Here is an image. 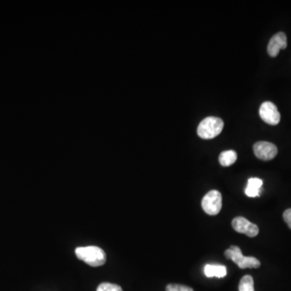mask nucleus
I'll use <instances>...</instances> for the list:
<instances>
[{
  "instance_id": "nucleus-14",
  "label": "nucleus",
  "mask_w": 291,
  "mask_h": 291,
  "mask_svg": "<svg viewBox=\"0 0 291 291\" xmlns=\"http://www.w3.org/2000/svg\"><path fill=\"white\" fill-rule=\"evenodd\" d=\"M166 291H194L190 286L180 284H169L166 286Z\"/></svg>"
},
{
  "instance_id": "nucleus-11",
  "label": "nucleus",
  "mask_w": 291,
  "mask_h": 291,
  "mask_svg": "<svg viewBox=\"0 0 291 291\" xmlns=\"http://www.w3.org/2000/svg\"><path fill=\"white\" fill-rule=\"evenodd\" d=\"M237 159V153L233 150L222 152L219 155V163L223 167H229L231 165L236 163Z\"/></svg>"
},
{
  "instance_id": "nucleus-1",
  "label": "nucleus",
  "mask_w": 291,
  "mask_h": 291,
  "mask_svg": "<svg viewBox=\"0 0 291 291\" xmlns=\"http://www.w3.org/2000/svg\"><path fill=\"white\" fill-rule=\"evenodd\" d=\"M75 254L79 260L92 267L101 266L107 258L103 249L96 246L77 247Z\"/></svg>"
},
{
  "instance_id": "nucleus-8",
  "label": "nucleus",
  "mask_w": 291,
  "mask_h": 291,
  "mask_svg": "<svg viewBox=\"0 0 291 291\" xmlns=\"http://www.w3.org/2000/svg\"><path fill=\"white\" fill-rule=\"evenodd\" d=\"M287 47L286 35L282 32L276 33L270 39L268 45V53L271 57H277L280 50H285Z\"/></svg>"
},
{
  "instance_id": "nucleus-13",
  "label": "nucleus",
  "mask_w": 291,
  "mask_h": 291,
  "mask_svg": "<svg viewBox=\"0 0 291 291\" xmlns=\"http://www.w3.org/2000/svg\"><path fill=\"white\" fill-rule=\"evenodd\" d=\"M96 291H123L122 288L117 284L103 282L98 286Z\"/></svg>"
},
{
  "instance_id": "nucleus-3",
  "label": "nucleus",
  "mask_w": 291,
  "mask_h": 291,
  "mask_svg": "<svg viewBox=\"0 0 291 291\" xmlns=\"http://www.w3.org/2000/svg\"><path fill=\"white\" fill-rule=\"evenodd\" d=\"M225 257L228 260H232L237 264L239 268H257L261 266V262L253 257H244L242 254L241 249L238 246H231L224 253Z\"/></svg>"
},
{
  "instance_id": "nucleus-6",
  "label": "nucleus",
  "mask_w": 291,
  "mask_h": 291,
  "mask_svg": "<svg viewBox=\"0 0 291 291\" xmlns=\"http://www.w3.org/2000/svg\"><path fill=\"white\" fill-rule=\"evenodd\" d=\"M254 154L258 159L261 160L268 161L274 159L278 155V148L272 142H257L253 146Z\"/></svg>"
},
{
  "instance_id": "nucleus-5",
  "label": "nucleus",
  "mask_w": 291,
  "mask_h": 291,
  "mask_svg": "<svg viewBox=\"0 0 291 291\" xmlns=\"http://www.w3.org/2000/svg\"><path fill=\"white\" fill-rule=\"evenodd\" d=\"M259 113L263 121L271 126H276L281 120V115L278 108L272 102H264L260 107Z\"/></svg>"
},
{
  "instance_id": "nucleus-9",
  "label": "nucleus",
  "mask_w": 291,
  "mask_h": 291,
  "mask_svg": "<svg viewBox=\"0 0 291 291\" xmlns=\"http://www.w3.org/2000/svg\"><path fill=\"white\" fill-rule=\"evenodd\" d=\"M262 180L259 178H250L247 181V188L245 189V194L249 197H260L261 190L262 188Z\"/></svg>"
},
{
  "instance_id": "nucleus-10",
  "label": "nucleus",
  "mask_w": 291,
  "mask_h": 291,
  "mask_svg": "<svg viewBox=\"0 0 291 291\" xmlns=\"http://www.w3.org/2000/svg\"><path fill=\"white\" fill-rule=\"evenodd\" d=\"M204 273L207 278H224L227 274L226 268L224 265H215V264H206L204 268Z\"/></svg>"
},
{
  "instance_id": "nucleus-12",
  "label": "nucleus",
  "mask_w": 291,
  "mask_h": 291,
  "mask_svg": "<svg viewBox=\"0 0 291 291\" xmlns=\"http://www.w3.org/2000/svg\"><path fill=\"white\" fill-rule=\"evenodd\" d=\"M239 291H255L253 277L246 275L241 278L239 285Z\"/></svg>"
},
{
  "instance_id": "nucleus-4",
  "label": "nucleus",
  "mask_w": 291,
  "mask_h": 291,
  "mask_svg": "<svg viewBox=\"0 0 291 291\" xmlns=\"http://www.w3.org/2000/svg\"><path fill=\"white\" fill-rule=\"evenodd\" d=\"M203 211L209 215H217L222 209V194L217 190H211L201 201Z\"/></svg>"
},
{
  "instance_id": "nucleus-15",
  "label": "nucleus",
  "mask_w": 291,
  "mask_h": 291,
  "mask_svg": "<svg viewBox=\"0 0 291 291\" xmlns=\"http://www.w3.org/2000/svg\"><path fill=\"white\" fill-rule=\"evenodd\" d=\"M284 221L287 223L288 226L291 229V209L286 210L283 214Z\"/></svg>"
},
{
  "instance_id": "nucleus-7",
  "label": "nucleus",
  "mask_w": 291,
  "mask_h": 291,
  "mask_svg": "<svg viewBox=\"0 0 291 291\" xmlns=\"http://www.w3.org/2000/svg\"><path fill=\"white\" fill-rule=\"evenodd\" d=\"M232 227L238 233L244 234L248 237H255L259 234V227L243 217H236L232 222Z\"/></svg>"
},
{
  "instance_id": "nucleus-2",
  "label": "nucleus",
  "mask_w": 291,
  "mask_h": 291,
  "mask_svg": "<svg viewBox=\"0 0 291 291\" xmlns=\"http://www.w3.org/2000/svg\"><path fill=\"white\" fill-rule=\"evenodd\" d=\"M224 127L222 119L216 117H208L201 121L197 127L198 136L203 139H212L221 134Z\"/></svg>"
}]
</instances>
